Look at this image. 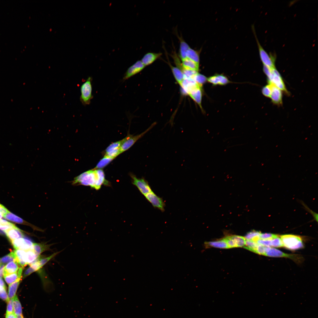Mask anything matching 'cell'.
Wrapping results in <instances>:
<instances>
[{
  "label": "cell",
  "mask_w": 318,
  "mask_h": 318,
  "mask_svg": "<svg viewBox=\"0 0 318 318\" xmlns=\"http://www.w3.org/2000/svg\"><path fill=\"white\" fill-rule=\"evenodd\" d=\"M73 185L90 186L96 190L100 189L103 185H109L108 181L105 178L103 171L101 169L88 170L75 177L72 182Z\"/></svg>",
  "instance_id": "1"
},
{
  "label": "cell",
  "mask_w": 318,
  "mask_h": 318,
  "mask_svg": "<svg viewBox=\"0 0 318 318\" xmlns=\"http://www.w3.org/2000/svg\"><path fill=\"white\" fill-rule=\"evenodd\" d=\"M263 70L267 77L269 84L274 85L286 95H289L282 78L276 68L271 69L263 65Z\"/></svg>",
  "instance_id": "2"
},
{
  "label": "cell",
  "mask_w": 318,
  "mask_h": 318,
  "mask_svg": "<svg viewBox=\"0 0 318 318\" xmlns=\"http://www.w3.org/2000/svg\"><path fill=\"white\" fill-rule=\"evenodd\" d=\"M284 247L290 250H295L304 247L302 238L292 234H285L280 236Z\"/></svg>",
  "instance_id": "3"
},
{
  "label": "cell",
  "mask_w": 318,
  "mask_h": 318,
  "mask_svg": "<svg viewBox=\"0 0 318 318\" xmlns=\"http://www.w3.org/2000/svg\"><path fill=\"white\" fill-rule=\"evenodd\" d=\"M252 27L258 47L260 58L263 65L271 69L275 68V58L273 56L269 55L263 48L258 40L254 26H252Z\"/></svg>",
  "instance_id": "4"
},
{
  "label": "cell",
  "mask_w": 318,
  "mask_h": 318,
  "mask_svg": "<svg viewBox=\"0 0 318 318\" xmlns=\"http://www.w3.org/2000/svg\"><path fill=\"white\" fill-rule=\"evenodd\" d=\"M92 81V78L89 77L81 86L80 100L84 105H89L93 97Z\"/></svg>",
  "instance_id": "5"
},
{
  "label": "cell",
  "mask_w": 318,
  "mask_h": 318,
  "mask_svg": "<svg viewBox=\"0 0 318 318\" xmlns=\"http://www.w3.org/2000/svg\"><path fill=\"white\" fill-rule=\"evenodd\" d=\"M156 124V122L153 123L148 129L140 134L135 136L129 135L122 140L120 147L121 153L126 151L130 148L138 140L151 130Z\"/></svg>",
  "instance_id": "6"
},
{
  "label": "cell",
  "mask_w": 318,
  "mask_h": 318,
  "mask_svg": "<svg viewBox=\"0 0 318 318\" xmlns=\"http://www.w3.org/2000/svg\"><path fill=\"white\" fill-rule=\"evenodd\" d=\"M264 256L274 257H284L290 259L297 263H300L302 260V257L300 255L289 254L284 253L277 249L267 246Z\"/></svg>",
  "instance_id": "7"
},
{
  "label": "cell",
  "mask_w": 318,
  "mask_h": 318,
  "mask_svg": "<svg viewBox=\"0 0 318 318\" xmlns=\"http://www.w3.org/2000/svg\"><path fill=\"white\" fill-rule=\"evenodd\" d=\"M229 248L244 247L246 244V240L243 236L238 235L227 236L223 238Z\"/></svg>",
  "instance_id": "8"
},
{
  "label": "cell",
  "mask_w": 318,
  "mask_h": 318,
  "mask_svg": "<svg viewBox=\"0 0 318 318\" xmlns=\"http://www.w3.org/2000/svg\"><path fill=\"white\" fill-rule=\"evenodd\" d=\"M144 196L154 207L162 211H164L165 204L164 201L161 198L157 196L152 191Z\"/></svg>",
  "instance_id": "9"
},
{
  "label": "cell",
  "mask_w": 318,
  "mask_h": 318,
  "mask_svg": "<svg viewBox=\"0 0 318 318\" xmlns=\"http://www.w3.org/2000/svg\"><path fill=\"white\" fill-rule=\"evenodd\" d=\"M132 183L136 186L140 192L144 196L152 191L148 182L144 178H138L132 175Z\"/></svg>",
  "instance_id": "10"
},
{
  "label": "cell",
  "mask_w": 318,
  "mask_h": 318,
  "mask_svg": "<svg viewBox=\"0 0 318 318\" xmlns=\"http://www.w3.org/2000/svg\"><path fill=\"white\" fill-rule=\"evenodd\" d=\"M11 242L16 249L27 251L34 249V243L27 238H18L12 241Z\"/></svg>",
  "instance_id": "11"
},
{
  "label": "cell",
  "mask_w": 318,
  "mask_h": 318,
  "mask_svg": "<svg viewBox=\"0 0 318 318\" xmlns=\"http://www.w3.org/2000/svg\"><path fill=\"white\" fill-rule=\"evenodd\" d=\"M145 67L141 60H138L130 66L127 69L123 77L125 80L141 71Z\"/></svg>",
  "instance_id": "12"
},
{
  "label": "cell",
  "mask_w": 318,
  "mask_h": 318,
  "mask_svg": "<svg viewBox=\"0 0 318 318\" xmlns=\"http://www.w3.org/2000/svg\"><path fill=\"white\" fill-rule=\"evenodd\" d=\"M122 141L121 140L110 144L106 150L105 155L114 158L121 153L120 147Z\"/></svg>",
  "instance_id": "13"
},
{
  "label": "cell",
  "mask_w": 318,
  "mask_h": 318,
  "mask_svg": "<svg viewBox=\"0 0 318 318\" xmlns=\"http://www.w3.org/2000/svg\"><path fill=\"white\" fill-rule=\"evenodd\" d=\"M271 85V91L270 98L273 104L281 105L282 104V91L274 85Z\"/></svg>",
  "instance_id": "14"
},
{
  "label": "cell",
  "mask_w": 318,
  "mask_h": 318,
  "mask_svg": "<svg viewBox=\"0 0 318 318\" xmlns=\"http://www.w3.org/2000/svg\"><path fill=\"white\" fill-rule=\"evenodd\" d=\"M180 86L187 94L196 88L199 87L202 88L192 79H184Z\"/></svg>",
  "instance_id": "15"
},
{
  "label": "cell",
  "mask_w": 318,
  "mask_h": 318,
  "mask_svg": "<svg viewBox=\"0 0 318 318\" xmlns=\"http://www.w3.org/2000/svg\"><path fill=\"white\" fill-rule=\"evenodd\" d=\"M162 55L161 52H148L143 56L141 61L146 67L152 64L159 58Z\"/></svg>",
  "instance_id": "16"
},
{
  "label": "cell",
  "mask_w": 318,
  "mask_h": 318,
  "mask_svg": "<svg viewBox=\"0 0 318 318\" xmlns=\"http://www.w3.org/2000/svg\"><path fill=\"white\" fill-rule=\"evenodd\" d=\"M3 216L6 219L11 221L18 223L22 224L29 225L32 227L35 230L39 231H43L42 229L35 226H34L30 223H28L24 221V220L19 217L10 212H9Z\"/></svg>",
  "instance_id": "17"
},
{
  "label": "cell",
  "mask_w": 318,
  "mask_h": 318,
  "mask_svg": "<svg viewBox=\"0 0 318 318\" xmlns=\"http://www.w3.org/2000/svg\"><path fill=\"white\" fill-rule=\"evenodd\" d=\"M207 81L213 85H226L229 82L228 78L221 74H217L209 77Z\"/></svg>",
  "instance_id": "18"
},
{
  "label": "cell",
  "mask_w": 318,
  "mask_h": 318,
  "mask_svg": "<svg viewBox=\"0 0 318 318\" xmlns=\"http://www.w3.org/2000/svg\"><path fill=\"white\" fill-rule=\"evenodd\" d=\"M202 109L201 101L202 96V87H199L194 89L188 94Z\"/></svg>",
  "instance_id": "19"
},
{
  "label": "cell",
  "mask_w": 318,
  "mask_h": 318,
  "mask_svg": "<svg viewBox=\"0 0 318 318\" xmlns=\"http://www.w3.org/2000/svg\"><path fill=\"white\" fill-rule=\"evenodd\" d=\"M4 231L7 237L11 241L15 239L23 238L24 236L21 230L16 227Z\"/></svg>",
  "instance_id": "20"
},
{
  "label": "cell",
  "mask_w": 318,
  "mask_h": 318,
  "mask_svg": "<svg viewBox=\"0 0 318 318\" xmlns=\"http://www.w3.org/2000/svg\"><path fill=\"white\" fill-rule=\"evenodd\" d=\"M26 251L16 249L14 251L16 255V262L22 267L27 264Z\"/></svg>",
  "instance_id": "21"
},
{
  "label": "cell",
  "mask_w": 318,
  "mask_h": 318,
  "mask_svg": "<svg viewBox=\"0 0 318 318\" xmlns=\"http://www.w3.org/2000/svg\"><path fill=\"white\" fill-rule=\"evenodd\" d=\"M23 267H19L16 272L4 275V279L8 285L12 284L19 279H21Z\"/></svg>",
  "instance_id": "22"
},
{
  "label": "cell",
  "mask_w": 318,
  "mask_h": 318,
  "mask_svg": "<svg viewBox=\"0 0 318 318\" xmlns=\"http://www.w3.org/2000/svg\"><path fill=\"white\" fill-rule=\"evenodd\" d=\"M168 64L170 66L174 78L177 83L180 86L184 79V76L182 71L176 67H174L168 62Z\"/></svg>",
  "instance_id": "23"
},
{
  "label": "cell",
  "mask_w": 318,
  "mask_h": 318,
  "mask_svg": "<svg viewBox=\"0 0 318 318\" xmlns=\"http://www.w3.org/2000/svg\"><path fill=\"white\" fill-rule=\"evenodd\" d=\"M181 61L182 62V69L198 71L199 64L188 58Z\"/></svg>",
  "instance_id": "24"
},
{
  "label": "cell",
  "mask_w": 318,
  "mask_h": 318,
  "mask_svg": "<svg viewBox=\"0 0 318 318\" xmlns=\"http://www.w3.org/2000/svg\"><path fill=\"white\" fill-rule=\"evenodd\" d=\"M178 37L180 43L178 56L181 60H182L186 58V53L190 47L181 37Z\"/></svg>",
  "instance_id": "25"
},
{
  "label": "cell",
  "mask_w": 318,
  "mask_h": 318,
  "mask_svg": "<svg viewBox=\"0 0 318 318\" xmlns=\"http://www.w3.org/2000/svg\"><path fill=\"white\" fill-rule=\"evenodd\" d=\"M19 268L18 263L16 261L9 262L4 267L3 275L15 273L17 271Z\"/></svg>",
  "instance_id": "26"
},
{
  "label": "cell",
  "mask_w": 318,
  "mask_h": 318,
  "mask_svg": "<svg viewBox=\"0 0 318 318\" xmlns=\"http://www.w3.org/2000/svg\"><path fill=\"white\" fill-rule=\"evenodd\" d=\"M51 244H47L45 243H34V250L37 256H39L43 252L49 249Z\"/></svg>",
  "instance_id": "27"
},
{
  "label": "cell",
  "mask_w": 318,
  "mask_h": 318,
  "mask_svg": "<svg viewBox=\"0 0 318 318\" xmlns=\"http://www.w3.org/2000/svg\"><path fill=\"white\" fill-rule=\"evenodd\" d=\"M200 53L197 51L190 47L186 53V58L190 59L199 64Z\"/></svg>",
  "instance_id": "28"
},
{
  "label": "cell",
  "mask_w": 318,
  "mask_h": 318,
  "mask_svg": "<svg viewBox=\"0 0 318 318\" xmlns=\"http://www.w3.org/2000/svg\"><path fill=\"white\" fill-rule=\"evenodd\" d=\"M12 300L14 313L16 316L22 315L21 306L17 296L15 295Z\"/></svg>",
  "instance_id": "29"
},
{
  "label": "cell",
  "mask_w": 318,
  "mask_h": 318,
  "mask_svg": "<svg viewBox=\"0 0 318 318\" xmlns=\"http://www.w3.org/2000/svg\"><path fill=\"white\" fill-rule=\"evenodd\" d=\"M205 244L206 245L209 246L219 248H229L226 242L223 238L216 241L206 242Z\"/></svg>",
  "instance_id": "30"
},
{
  "label": "cell",
  "mask_w": 318,
  "mask_h": 318,
  "mask_svg": "<svg viewBox=\"0 0 318 318\" xmlns=\"http://www.w3.org/2000/svg\"><path fill=\"white\" fill-rule=\"evenodd\" d=\"M21 279H19L9 285L8 297L9 299H11L16 295V293Z\"/></svg>",
  "instance_id": "31"
},
{
  "label": "cell",
  "mask_w": 318,
  "mask_h": 318,
  "mask_svg": "<svg viewBox=\"0 0 318 318\" xmlns=\"http://www.w3.org/2000/svg\"><path fill=\"white\" fill-rule=\"evenodd\" d=\"M114 158L105 155L104 157L97 163L95 167V168L101 169L105 167Z\"/></svg>",
  "instance_id": "32"
},
{
  "label": "cell",
  "mask_w": 318,
  "mask_h": 318,
  "mask_svg": "<svg viewBox=\"0 0 318 318\" xmlns=\"http://www.w3.org/2000/svg\"><path fill=\"white\" fill-rule=\"evenodd\" d=\"M261 233L259 231H253L248 233L245 237L246 240H250L256 242L259 239Z\"/></svg>",
  "instance_id": "33"
},
{
  "label": "cell",
  "mask_w": 318,
  "mask_h": 318,
  "mask_svg": "<svg viewBox=\"0 0 318 318\" xmlns=\"http://www.w3.org/2000/svg\"><path fill=\"white\" fill-rule=\"evenodd\" d=\"M207 78L204 75L198 73L194 76L193 79L200 86L202 87L203 84L207 81Z\"/></svg>",
  "instance_id": "34"
},
{
  "label": "cell",
  "mask_w": 318,
  "mask_h": 318,
  "mask_svg": "<svg viewBox=\"0 0 318 318\" xmlns=\"http://www.w3.org/2000/svg\"><path fill=\"white\" fill-rule=\"evenodd\" d=\"M1 261L3 264H6L12 261H16V255L14 251L11 252L2 257L1 259Z\"/></svg>",
  "instance_id": "35"
},
{
  "label": "cell",
  "mask_w": 318,
  "mask_h": 318,
  "mask_svg": "<svg viewBox=\"0 0 318 318\" xmlns=\"http://www.w3.org/2000/svg\"><path fill=\"white\" fill-rule=\"evenodd\" d=\"M279 236L271 233H261L259 236V239L262 240H270L273 239Z\"/></svg>",
  "instance_id": "36"
},
{
  "label": "cell",
  "mask_w": 318,
  "mask_h": 318,
  "mask_svg": "<svg viewBox=\"0 0 318 318\" xmlns=\"http://www.w3.org/2000/svg\"><path fill=\"white\" fill-rule=\"evenodd\" d=\"M271 91V85L269 84L264 86L262 89L261 92L263 95L268 97H270Z\"/></svg>",
  "instance_id": "37"
},
{
  "label": "cell",
  "mask_w": 318,
  "mask_h": 318,
  "mask_svg": "<svg viewBox=\"0 0 318 318\" xmlns=\"http://www.w3.org/2000/svg\"><path fill=\"white\" fill-rule=\"evenodd\" d=\"M0 298L7 302L9 300L6 287L0 286Z\"/></svg>",
  "instance_id": "38"
},
{
  "label": "cell",
  "mask_w": 318,
  "mask_h": 318,
  "mask_svg": "<svg viewBox=\"0 0 318 318\" xmlns=\"http://www.w3.org/2000/svg\"><path fill=\"white\" fill-rule=\"evenodd\" d=\"M271 247H284L282 242L279 236L271 240Z\"/></svg>",
  "instance_id": "39"
},
{
  "label": "cell",
  "mask_w": 318,
  "mask_h": 318,
  "mask_svg": "<svg viewBox=\"0 0 318 318\" xmlns=\"http://www.w3.org/2000/svg\"><path fill=\"white\" fill-rule=\"evenodd\" d=\"M7 304L6 313L9 314L13 313L14 310L12 299H9V300L7 302Z\"/></svg>",
  "instance_id": "40"
},
{
  "label": "cell",
  "mask_w": 318,
  "mask_h": 318,
  "mask_svg": "<svg viewBox=\"0 0 318 318\" xmlns=\"http://www.w3.org/2000/svg\"><path fill=\"white\" fill-rule=\"evenodd\" d=\"M9 211L3 205L0 204V213L4 216Z\"/></svg>",
  "instance_id": "41"
},
{
  "label": "cell",
  "mask_w": 318,
  "mask_h": 318,
  "mask_svg": "<svg viewBox=\"0 0 318 318\" xmlns=\"http://www.w3.org/2000/svg\"><path fill=\"white\" fill-rule=\"evenodd\" d=\"M5 318H17V316L14 312L9 314L6 313Z\"/></svg>",
  "instance_id": "42"
},
{
  "label": "cell",
  "mask_w": 318,
  "mask_h": 318,
  "mask_svg": "<svg viewBox=\"0 0 318 318\" xmlns=\"http://www.w3.org/2000/svg\"><path fill=\"white\" fill-rule=\"evenodd\" d=\"M0 286L6 287L4 281L1 278H0Z\"/></svg>",
  "instance_id": "43"
},
{
  "label": "cell",
  "mask_w": 318,
  "mask_h": 318,
  "mask_svg": "<svg viewBox=\"0 0 318 318\" xmlns=\"http://www.w3.org/2000/svg\"><path fill=\"white\" fill-rule=\"evenodd\" d=\"M17 318H24L23 315L19 316H17Z\"/></svg>",
  "instance_id": "44"
},
{
  "label": "cell",
  "mask_w": 318,
  "mask_h": 318,
  "mask_svg": "<svg viewBox=\"0 0 318 318\" xmlns=\"http://www.w3.org/2000/svg\"><path fill=\"white\" fill-rule=\"evenodd\" d=\"M2 216L1 213H0V219L2 217Z\"/></svg>",
  "instance_id": "45"
},
{
  "label": "cell",
  "mask_w": 318,
  "mask_h": 318,
  "mask_svg": "<svg viewBox=\"0 0 318 318\" xmlns=\"http://www.w3.org/2000/svg\"><path fill=\"white\" fill-rule=\"evenodd\" d=\"M1 259H0V266H1Z\"/></svg>",
  "instance_id": "46"
}]
</instances>
